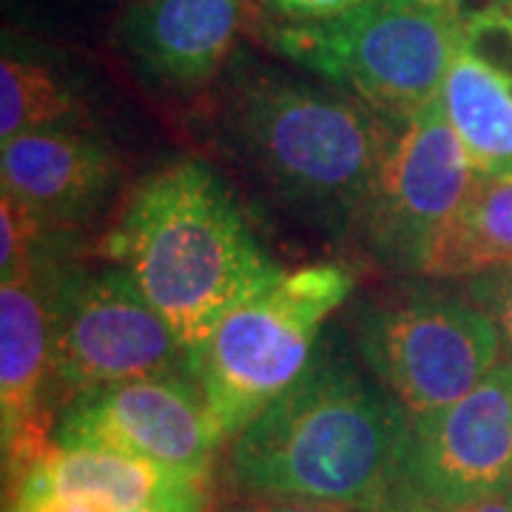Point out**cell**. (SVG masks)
Returning <instances> with one entry per match:
<instances>
[{
    "mask_svg": "<svg viewBox=\"0 0 512 512\" xmlns=\"http://www.w3.org/2000/svg\"><path fill=\"white\" fill-rule=\"evenodd\" d=\"M410 430L382 384L322 353L231 439L225 478L254 498L393 512Z\"/></svg>",
    "mask_w": 512,
    "mask_h": 512,
    "instance_id": "cell-1",
    "label": "cell"
},
{
    "mask_svg": "<svg viewBox=\"0 0 512 512\" xmlns=\"http://www.w3.org/2000/svg\"><path fill=\"white\" fill-rule=\"evenodd\" d=\"M106 254L123 265L188 350L234 305L282 274L220 174L177 160L134 188Z\"/></svg>",
    "mask_w": 512,
    "mask_h": 512,
    "instance_id": "cell-2",
    "label": "cell"
},
{
    "mask_svg": "<svg viewBox=\"0 0 512 512\" xmlns=\"http://www.w3.org/2000/svg\"><path fill=\"white\" fill-rule=\"evenodd\" d=\"M228 134L282 205L345 231L362 217L393 126L325 86L256 74L231 97Z\"/></svg>",
    "mask_w": 512,
    "mask_h": 512,
    "instance_id": "cell-3",
    "label": "cell"
},
{
    "mask_svg": "<svg viewBox=\"0 0 512 512\" xmlns=\"http://www.w3.org/2000/svg\"><path fill=\"white\" fill-rule=\"evenodd\" d=\"M350 291L353 274L336 262L282 271L188 350V373L222 441L234 439L308 370L319 330Z\"/></svg>",
    "mask_w": 512,
    "mask_h": 512,
    "instance_id": "cell-4",
    "label": "cell"
},
{
    "mask_svg": "<svg viewBox=\"0 0 512 512\" xmlns=\"http://www.w3.org/2000/svg\"><path fill=\"white\" fill-rule=\"evenodd\" d=\"M461 20L453 6L367 0L328 23H276L268 43L325 83L356 94L387 126H402L441 97Z\"/></svg>",
    "mask_w": 512,
    "mask_h": 512,
    "instance_id": "cell-5",
    "label": "cell"
},
{
    "mask_svg": "<svg viewBox=\"0 0 512 512\" xmlns=\"http://www.w3.org/2000/svg\"><path fill=\"white\" fill-rule=\"evenodd\" d=\"M356 348L373 379L419 421L461 402L493 373L501 333L473 299L421 293L362 308Z\"/></svg>",
    "mask_w": 512,
    "mask_h": 512,
    "instance_id": "cell-6",
    "label": "cell"
},
{
    "mask_svg": "<svg viewBox=\"0 0 512 512\" xmlns=\"http://www.w3.org/2000/svg\"><path fill=\"white\" fill-rule=\"evenodd\" d=\"M55 382L77 393L188 370V348L134 276L117 268H72L46 288Z\"/></svg>",
    "mask_w": 512,
    "mask_h": 512,
    "instance_id": "cell-7",
    "label": "cell"
},
{
    "mask_svg": "<svg viewBox=\"0 0 512 512\" xmlns=\"http://www.w3.org/2000/svg\"><path fill=\"white\" fill-rule=\"evenodd\" d=\"M476 171L441 97L393 126V137L356 222L367 251L393 271L427 274Z\"/></svg>",
    "mask_w": 512,
    "mask_h": 512,
    "instance_id": "cell-8",
    "label": "cell"
},
{
    "mask_svg": "<svg viewBox=\"0 0 512 512\" xmlns=\"http://www.w3.org/2000/svg\"><path fill=\"white\" fill-rule=\"evenodd\" d=\"M55 444L146 458L208 478L222 436L183 370L77 393L55 421Z\"/></svg>",
    "mask_w": 512,
    "mask_h": 512,
    "instance_id": "cell-9",
    "label": "cell"
},
{
    "mask_svg": "<svg viewBox=\"0 0 512 512\" xmlns=\"http://www.w3.org/2000/svg\"><path fill=\"white\" fill-rule=\"evenodd\" d=\"M512 487V362L461 402L413 421L393 512L461 507Z\"/></svg>",
    "mask_w": 512,
    "mask_h": 512,
    "instance_id": "cell-10",
    "label": "cell"
},
{
    "mask_svg": "<svg viewBox=\"0 0 512 512\" xmlns=\"http://www.w3.org/2000/svg\"><path fill=\"white\" fill-rule=\"evenodd\" d=\"M55 382L46 291L37 274L0 285V430L3 473L18 487L26 473L55 447L52 410Z\"/></svg>",
    "mask_w": 512,
    "mask_h": 512,
    "instance_id": "cell-11",
    "label": "cell"
},
{
    "mask_svg": "<svg viewBox=\"0 0 512 512\" xmlns=\"http://www.w3.org/2000/svg\"><path fill=\"white\" fill-rule=\"evenodd\" d=\"M248 9L251 0H134L117 23V43L143 80L197 92L225 69Z\"/></svg>",
    "mask_w": 512,
    "mask_h": 512,
    "instance_id": "cell-12",
    "label": "cell"
},
{
    "mask_svg": "<svg viewBox=\"0 0 512 512\" xmlns=\"http://www.w3.org/2000/svg\"><path fill=\"white\" fill-rule=\"evenodd\" d=\"M3 194L49 225L92 217L109 200L120 165L109 148L80 128L32 131L0 146Z\"/></svg>",
    "mask_w": 512,
    "mask_h": 512,
    "instance_id": "cell-13",
    "label": "cell"
},
{
    "mask_svg": "<svg viewBox=\"0 0 512 512\" xmlns=\"http://www.w3.org/2000/svg\"><path fill=\"white\" fill-rule=\"evenodd\" d=\"M18 493L92 495L120 512L157 504H205L208 478L109 450L52 447L15 487Z\"/></svg>",
    "mask_w": 512,
    "mask_h": 512,
    "instance_id": "cell-14",
    "label": "cell"
},
{
    "mask_svg": "<svg viewBox=\"0 0 512 512\" xmlns=\"http://www.w3.org/2000/svg\"><path fill=\"white\" fill-rule=\"evenodd\" d=\"M441 103L476 174L512 171V74L458 43Z\"/></svg>",
    "mask_w": 512,
    "mask_h": 512,
    "instance_id": "cell-15",
    "label": "cell"
},
{
    "mask_svg": "<svg viewBox=\"0 0 512 512\" xmlns=\"http://www.w3.org/2000/svg\"><path fill=\"white\" fill-rule=\"evenodd\" d=\"M512 265V171L476 174L467 200L436 248L427 276H478Z\"/></svg>",
    "mask_w": 512,
    "mask_h": 512,
    "instance_id": "cell-16",
    "label": "cell"
},
{
    "mask_svg": "<svg viewBox=\"0 0 512 512\" xmlns=\"http://www.w3.org/2000/svg\"><path fill=\"white\" fill-rule=\"evenodd\" d=\"M83 103L57 66L23 55L12 43L0 60V140H15L46 128H74Z\"/></svg>",
    "mask_w": 512,
    "mask_h": 512,
    "instance_id": "cell-17",
    "label": "cell"
},
{
    "mask_svg": "<svg viewBox=\"0 0 512 512\" xmlns=\"http://www.w3.org/2000/svg\"><path fill=\"white\" fill-rule=\"evenodd\" d=\"M52 225L26 205L0 197V279L37 274V254Z\"/></svg>",
    "mask_w": 512,
    "mask_h": 512,
    "instance_id": "cell-18",
    "label": "cell"
},
{
    "mask_svg": "<svg viewBox=\"0 0 512 512\" xmlns=\"http://www.w3.org/2000/svg\"><path fill=\"white\" fill-rule=\"evenodd\" d=\"M470 299L493 319L501 342L512 353V265L490 268L470 279Z\"/></svg>",
    "mask_w": 512,
    "mask_h": 512,
    "instance_id": "cell-19",
    "label": "cell"
},
{
    "mask_svg": "<svg viewBox=\"0 0 512 512\" xmlns=\"http://www.w3.org/2000/svg\"><path fill=\"white\" fill-rule=\"evenodd\" d=\"M265 15L276 23L308 26V23H328L359 9L367 0H259Z\"/></svg>",
    "mask_w": 512,
    "mask_h": 512,
    "instance_id": "cell-20",
    "label": "cell"
},
{
    "mask_svg": "<svg viewBox=\"0 0 512 512\" xmlns=\"http://www.w3.org/2000/svg\"><path fill=\"white\" fill-rule=\"evenodd\" d=\"M12 512H120L92 495L69 493H18Z\"/></svg>",
    "mask_w": 512,
    "mask_h": 512,
    "instance_id": "cell-21",
    "label": "cell"
},
{
    "mask_svg": "<svg viewBox=\"0 0 512 512\" xmlns=\"http://www.w3.org/2000/svg\"><path fill=\"white\" fill-rule=\"evenodd\" d=\"M222 512H350L336 507H316V504H299V501H274V498H251L242 504H231Z\"/></svg>",
    "mask_w": 512,
    "mask_h": 512,
    "instance_id": "cell-22",
    "label": "cell"
},
{
    "mask_svg": "<svg viewBox=\"0 0 512 512\" xmlns=\"http://www.w3.org/2000/svg\"><path fill=\"white\" fill-rule=\"evenodd\" d=\"M433 512H512V498H510V493L490 495V498L470 501V504H461V507H450V510H433Z\"/></svg>",
    "mask_w": 512,
    "mask_h": 512,
    "instance_id": "cell-23",
    "label": "cell"
},
{
    "mask_svg": "<svg viewBox=\"0 0 512 512\" xmlns=\"http://www.w3.org/2000/svg\"><path fill=\"white\" fill-rule=\"evenodd\" d=\"M131 512H205V504H157V507H140Z\"/></svg>",
    "mask_w": 512,
    "mask_h": 512,
    "instance_id": "cell-24",
    "label": "cell"
},
{
    "mask_svg": "<svg viewBox=\"0 0 512 512\" xmlns=\"http://www.w3.org/2000/svg\"><path fill=\"white\" fill-rule=\"evenodd\" d=\"M419 3H427V6H456L458 0H419Z\"/></svg>",
    "mask_w": 512,
    "mask_h": 512,
    "instance_id": "cell-25",
    "label": "cell"
},
{
    "mask_svg": "<svg viewBox=\"0 0 512 512\" xmlns=\"http://www.w3.org/2000/svg\"><path fill=\"white\" fill-rule=\"evenodd\" d=\"M510 498H512V487H510Z\"/></svg>",
    "mask_w": 512,
    "mask_h": 512,
    "instance_id": "cell-26",
    "label": "cell"
}]
</instances>
